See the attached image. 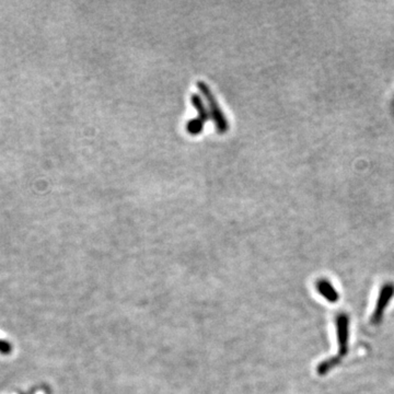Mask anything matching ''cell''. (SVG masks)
I'll return each instance as SVG.
<instances>
[{
	"mask_svg": "<svg viewBox=\"0 0 394 394\" xmlns=\"http://www.w3.org/2000/svg\"><path fill=\"white\" fill-rule=\"evenodd\" d=\"M191 102L196 108L198 113L197 117L190 119L186 124V130L191 135H198L204 128L205 123L210 118V113L207 106L205 105V103L202 99V96L198 93H193L191 95Z\"/></svg>",
	"mask_w": 394,
	"mask_h": 394,
	"instance_id": "obj_2",
	"label": "cell"
},
{
	"mask_svg": "<svg viewBox=\"0 0 394 394\" xmlns=\"http://www.w3.org/2000/svg\"><path fill=\"white\" fill-rule=\"evenodd\" d=\"M394 293V288L390 285H386L381 290V294H380V299L379 302L377 305V308H375V312L373 313V320L374 321H379V319L382 317V312L384 310L385 306L387 305V302H389L390 298L392 297Z\"/></svg>",
	"mask_w": 394,
	"mask_h": 394,
	"instance_id": "obj_3",
	"label": "cell"
},
{
	"mask_svg": "<svg viewBox=\"0 0 394 394\" xmlns=\"http://www.w3.org/2000/svg\"><path fill=\"white\" fill-rule=\"evenodd\" d=\"M196 84L198 90L201 91L202 95L206 99V101H207L210 117L214 120L216 129L218 130V133L223 134V133H226L229 129V122L225 116V113H223V111L221 110L219 103L217 101L216 95L214 94V92L211 91V89L206 82L198 80Z\"/></svg>",
	"mask_w": 394,
	"mask_h": 394,
	"instance_id": "obj_1",
	"label": "cell"
},
{
	"mask_svg": "<svg viewBox=\"0 0 394 394\" xmlns=\"http://www.w3.org/2000/svg\"><path fill=\"white\" fill-rule=\"evenodd\" d=\"M318 290L321 293V295L325 297L327 300H330V301L337 300V295L335 293L334 288H333L330 285V283H327L326 281H322V282L318 283Z\"/></svg>",
	"mask_w": 394,
	"mask_h": 394,
	"instance_id": "obj_4",
	"label": "cell"
}]
</instances>
